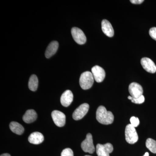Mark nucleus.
Wrapping results in <instances>:
<instances>
[{
	"mask_svg": "<svg viewBox=\"0 0 156 156\" xmlns=\"http://www.w3.org/2000/svg\"><path fill=\"white\" fill-rule=\"evenodd\" d=\"M96 119L101 124L110 125L113 122L114 117L112 112L108 111L103 106H100L96 111Z\"/></svg>",
	"mask_w": 156,
	"mask_h": 156,
	"instance_id": "1",
	"label": "nucleus"
},
{
	"mask_svg": "<svg viewBox=\"0 0 156 156\" xmlns=\"http://www.w3.org/2000/svg\"><path fill=\"white\" fill-rule=\"evenodd\" d=\"M94 81V78L92 72H85L81 75L80 79V86L84 90L89 89L92 87Z\"/></svg>",
	"mask_w": 156,
	"mask_h": 156,
	"instance_id": "2",
	"label": "nucleus"
},
{
	"mask_svg": "<svg viewBox=\"0 0 156 156\" xmlns=\"http://www.w3.org/2000/svg\"><path fill=\"white\" fill-rule=\"evenodd\" d=\"M125 136L126 141L130 144H134L137 142L138 140V134L136 129L131 124L126 126Z\"/></svg>",
	"mask_w": 156,
	"mask_h": 156,
	"instance_id": "3",
	"label": "nucleus"
},
{
	"mask_svg": "<svg viewBox=\"0 0 156 156\" xmlns=\"http://www.w3.org/2000/svg\"><path fill=\"white\" fill-rule=\"evenodd\" d=\"M81 147L85 152L92 154L95 151V147L93 143L92 136L90 133L87 134L86 139L82 142Z\"/></svg>",
	"mask_w": 156,
	"mask_h": 156,
	"instance_id": "4",
	"label": "nucleus"
},
{
	"mask_svg": "<svg viewBox=\"0 0 156 156\" xmlns=\"http://www.w3.org/2000/svg\"><path fill=\"white\" fill-rule=\"evenodd\" d=\"M71 34L74 40L79 44H84L87 42L86 35L80 29L73 27L71 30Z\"/></svg>",
	"mask_w": 156,
	"mask_h": 156,
	"instance_id": "5",
	"label": "nucleus"
},
{
	"mask_svg": "<svg viewBox=\"0 0 156 156\" xmlns=\"http://www.w3.org/2000/svg\"><path fill=\"white\" fill-rule=\"evenodd\" d=\"M89 105L87 103H84L77 108L73 114V118L75 120H80L83 118L89 111Z\"/></svg>",
	"mask_w": 156,
	"mask_h": 156,
	"instance_id": "6",
	"label": "nucleus"
},
{
	"mask_svg": "<svg viewBox=\"0 0 156 156\" xmlns=\"http://www.w3.org/2000/svg\"><path fill=\"white\" fill-rule=\"evenodd\" d=\"M113 151V147L111 144H98L96 146V153L98 156H110V154Z\"/></svg>",
	"mask_w": 156,
	"mask_h": 156,
	"instance_id": "7",
	"label": "nucleus"
},
{
	"mask_svg": "<svg viewBox=\"0 0 156 156\" xmlns=\"http://www.w3.org/2000/svg\"><path fill=\"white\" fill-rule=\"evenodd\" d=\"M51 116L55 125L58 127H62L66 123V115L62 112L54 110L51 113Z\"/></svg>",
	"mask_w": 156,
	"mask_h": 156,
	"instance_id": "8",
	"label": "nucleus"
},
{
	"mask_svg": "<svg viewBox=\"0 0 156 156\" xmlns=\"http://www.w3.org/2000/svg\"><path fill=\"white\" fill-rule=\"evenodd\" d=\"M129 92L131 97L137 98L143 95V89L141 85L136 83H132L129 86Z\"/></svg>",
	"mask_w": 156,
	"mask_h": 156,
	"instance_id": "9",
	"label": "nucleus"
},
{
	"mask_svg": "<svg viewBox=\"0 0 156 156\" xmlns=\"http://www.w3.org/2000/svg\"><path fill=\"white\" fill-rule=\"evenodd\" d=\"M140 63L144 69L147 72L151 73H154L156 72L155 64L151 58L144 57L141 59Z\"/></svg>",
	"mask_w": 156,
	"mask_h": 156,
	"instance_id": "10",
	"label": "nucleus"
},
{
	"mask_svg": "<svg viewBox=\"0 0 156 156\" xmlns=\"http://www.w3.org/2000/svg\"><path fill=\"white\" fill-rule=\"evenodd\" d=\"M92 73L94 80L97 83H101L105 78V71L98 66H95L92 68Z\"/></svg>",
	"mask_w": 156,
	"mask_h": 156,
	"instance_id": "11",
	"label": "nucleus"
},
{
	"mask_svg": "<svg viewBox=\"0 0 156 156\" xmlns=\"http://www.w3.org/2000/svg\"><path fill=\"white\" fill-rule=\"evenodd\" d=\"M73 99V95L70 90H67L63 92L60 98V102L62 106L67 107L70 105Z\"/></svg>",
	"mask_w": 156,
	"mask_h": 156,
	"instance_id": "12",
	"label": "nucleus"
},
{
	"mask_svg": "<svg viewBox=\"0 0 156 156\" xmlns=\"http://www.w3.org/2000/svg\"><path fill=\"white\" fill-rule=\"evenodd\" d=\"M101 29L107 36L110 37H113L114 35L113 28L111 23L107 20H103L101 22Z\"/></svg>",
	"mask_w": 156,
	"mask_h": 156,
	"instance_id": "13",
	"label": "nucleus"
},
{
	"mask_svg": "<svg viewBox=\"0 0 156 156\" xmlns=\"http://www.w3.org/2000/svg\"><path fill=\"white\" fill-rule=\"evenodd\" d=\"M44 140V136L39 132L32 133L28 137L29 142L34 144H39L42 143Z\"/></svg>",
	"mask_w": 156,
	"mask_h": 156,
	"instance_id": "14",
	"label": "nucleus"
},
{
	"mask_svg": "<svg viewBox=\"0 0 156 156\" xmlns=\"http://www.w3.org/2000/svg\"><path fill=\"white\" fill-rule=\"evenodd\" d=\"M58 44L56 41H53L49 44L45 52V56L47 58H50L56 53L58 50Z\"/></svg>",
	"mask_w": 156,
	"mask_h": 156,
	"instance_id": "15",
	"label": "nucleus"
},
{
	"mask_svg": "<svg viewBox=\"0 0 156 156\" xmlns=\"http://www.w3.org/2000/svg\"><path fill=\"white\" fill-rule=\"evenodd\" d=\"M37 115L34 110L30 109L27 111L23 117V120L25 123L29 124L34 122L37 119Z\"/></svg>",
	"mask_w": 156,
	"mask_h": 156,
	"instance_id": "16",
	"label": "nucleus"
},
{
	"mask_svg": "<svg viewBox=\"0 0 156 156\" xmlns=\"http://www.w3.org/2000/svg\"><path fill=\"white\" fill-rule=\"evenodd\" d=\"M9 127L12 132L18 135H21L24 132V129L23 127L17 122H11Z\"/></svg>",
	"mask_w": 156,
	"mask_h": 156,
	"instance_id": "17",
	"label": "nucleus"
},
{
	"mask_svg": "<svg viewBox=\"0 0 156 156\" xmlns=\"http://www.w3.org/2000/svg\"><path fill=\"white\" fill-rule=\"evenodd\" d=\"M38 86V80L35 75H32L29 79L28 87L31 91H36Z\"/></svg>",
	"mask_w": 156,
	"mask_h": 156,
	"instance_id": "18",
	"label": "nucleus"
},
{
	"mask_svg": "<svg viewBox=\"0 0 156 156\" xmlns=\"http://www.w3.org/2000/svg\"><path fill=\"white\" fill-rule=\"evenodd\" d=\"M146 147L154 154H156V141L151 138H148L146 142Z\"/></svg>",
	"mask_w": 156,
	"mask_h": 156,
	"instance_id": "19",
	"label": "nucleus"
},
{
	"mask_svg": "<svg viewBox=\"0 0 156 156\" xmlns=\"http://www.w3.org/2000/svg\"><path fill=\"white\" fill-rule=\"evenodd\" d=\"M128 99L131 100L133 103L137 104H141L144 102L145 101V98L143 95H141L140 97L137 98H134L131 96H129L128 97Z\"/></svg>",
	"mask_w": 156,
	"mask_h": 156,
	"instance_id": "20",
	"label": "nucleus"
},
{
	"mask_svg": "<svg viewBox=\"0 0 156 156\" xmlns=\"http://www.w3.org/2000/svg\"><path fill=\"white\" fill-rule=\"evenodd\" d=\"M61 156H74L73 152L71 149L67 148L62 152Z\"/></svg>",
	"mask_w": 156,
	"mask_h": 156,
	"instance_id": "21",
	"label": "nucleus"
},
{
	"mask_svg": "<svg viewBox=\"0 0 156 156\" xmlns=\"http://www.w3.org/2000/svg\"><path fill=\"white\" fill-rule=\"evenodd\" d=\"M130 122H131V126L135 127H137L139 126L140 124V121L138 118H136V117L133 116L131 117L130 119Z\"/></svg>",
	"mask_w": 156,
	"mask_h": 156,
	"instance_id": "22",
	"label": "nucleus"
},
{
	"mask_svg": "<svg viewBox=\"0 0 156 156\" xmlns=\"http://www.w3.org/2000/svg\"><path fill=\"white\" fill-rule=\"evenodd\" d=\"M149 34L152 38L156 41V27L151 28L149 30Z\"/></svg>",
	"mask_w": 156,
	"mask_h": 156,
	"instance_id": "23",
	"label": "nucleus"
},
{
	"mask_svg": "<svg viewBox=\"0 0 156 156\" xmlns=\"http://www.w3.org/2000/svg\"><path fill=\"white\" fill-rule=\"evenodd\" d=\"M144 2V0H131L130 2L132 4H136V5H139Z\"/></svg>",
	"mask_w": 156,
	"mask_h": 156,
	"instance_id": "24",
	"label": "nucleus"
},
{
	"mask_svg": "<svg viewBox=\"0 0 156 156\" xmlns=\"http://www.w3.org/2000/svg\"><path fill=\"white\" fill-rule=\"evenodd\" d=\"M1 156H11V155L9 154L6 153L2 154L1 155Z\"/></svg>",
	"mask_w": 156,
	"mask_h": 156,
	"instance_id": "25",
	"label": "nucleus"
},
{
	"mask_svg": "<svg viewBox=\"0 0 156 156\" xmlns=\"http://www.w3.org/2000/svg\"><path fill=\"white\" fill-rule=\"evenodd\" d=\"M143 156H149V155L148 153L146 152Z\"/></svg>",
	"mask_w": 156,
	"mask_h": 156,
	"instance_id": "26",
	"label": "nucleus"
},
{
	"mask_svg": "<svg viewBox=\"0 0 156 156\" xmlns=\"http://www.w3.org/2000/svg\"><path fill=\"white\" fill-rule=\"evenodd\" d=\"M85 156H90V155H86Z\"/></svg>",
	"mask_w": 156,
	"mask_h": 156,
	"instance_id": "27",
	"label": "nucleus"
}]
</instances>
